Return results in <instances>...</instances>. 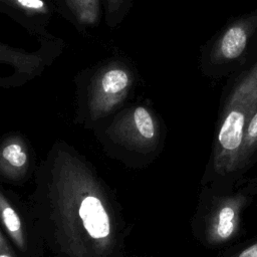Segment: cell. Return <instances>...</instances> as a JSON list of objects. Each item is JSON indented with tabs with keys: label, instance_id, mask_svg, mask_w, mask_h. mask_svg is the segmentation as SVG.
I'll list each match as a JSON object with an SVG mask.
<instances>
[{
	"label": "cell",
	"instance_id": "1",
	"mask_svg": "<svg viewBox=\"0 0 257 257\" xmlns=\"http://www.w3.org/2000/svg\"><path fill=\"white\" fill-rule=\"evenodd\" d=\"M34 175L27 203L51 257H126L120 207L81 154L57 141Z\"/></svg>",
	"mask_w": 257,
	"mask_h": 257
},
{
	"label": "cell",
	"instance_id": "2",
	"mask_svg": "<svg viewBox=\"0 0 257 257\" xmlns=\"http://www.w3.org/2000/svg\"><path fill=\"white\" fill-rule=\"evenodd\" d=\"M257 108V45L228 84L220 106L209 162L201 186L218 190L237 187L246 127Z\"/></svg>",
	"mask_w": 257,
	"mask_h": 257
},
{
	"label": "cell",
	"instance_id": "3",
	"mask_svg": "<svg viewBox=\"0 0 257 257\" xmlns=\"http://www.w3.org/2000/svg\"><path fill=\"white\" fill-rule=\"evenodd\" d=\"M91 131L107 156L132 168L158 158L166 138L161 116L147 102H127Z\"/></svg>",
	"mask_w": 257,
	"mask_h": 257
},
{
	"label": "cell",
	"instance_id": "4",
	"mask_svg": "<svg viewBox=\"0 0 257 257\" xmlns=\"http://www.w3.org/2000/svg\"><path fill=\"white\" fill-rule=\"evenodd\" d=\"M133 63L120 56L104 59L75 76L74 122L92 130L124 104L137 84Z\"/></svg>",
	"mask_w": 257,
	"mask_h": 257
},
{
	"label": "cell",
	"instance_id": "5",
	"mask_svg": "<svg viewBox=\"0 0 257 257\" xmlns=\"http://www.w3.org/2000/svg\"><path fill=\"white\" fill-rule=\"evenodd\" d=\"M256 195L257 188L248 179L229 190L201 186L191 219L194 239L208 250L233 246L244 234V212Z\"/></svg>",
	"mask_w": 257,
	"mask_h": 257
},
{
	"label": "cell",
	"instance_id": "6",
	"mask_svg": "<svg viewBox=\"0 0 257 257\" xmlns=\"http://www.w3.org/2000/svg\"><path fill=\"white\" fill-rule=\"evenodd\" d=\"M257 45V9L231 19L202 49V72L214 78L238 71Z\"/></svg>",
	"mask_w": 257,
	"mask_h": 257
},
{
	"label": "cell",
	"instance_id": "7",
	"mask_svg": "<svg viewBox=\"0 0 257 257\" xmlns=\"http://www.w3.org/2000/svg\"><path fill=\"white\" fill-rule=\"evenodd\" d=\"M0 227L20 257H44L45 244L28 203L0 183Z\"/></svg>",
	"mask_w": 257,
	"mask_h": 257
},
{
	"label": "cell",
	"instance_id": "8",
	"mask_svg": "<svg viewBox=\"0 0 257 257\" xmlns=\"http://www.w3.org/2000/svg\"><path fill=\"white\" fill-rule=\"evenodd\" d=\"M36 51H27L0 42V65L12 70L11 79L14 87L27 84L40 76L61 54L63 41L58 38L40 39ZM0 88H3L0 80Z\"/></svg>",
	"mask_w": 257,
	"mask_h": 257
},
{
	"label": "cell",
	"instance_id": "9",
	"mask_svg": "<svg viewBox=\"0 0 257 257\" xmlns=\"http://www.w3.org/2000/svg\"><path fill=\"white\" fill-rule=\"evenodd\" d=\"M36 169L32 147L22 134L10 132L0 139V183L22 185Z\"/></svg>",
	"mask_w": 257,
	"mask_h": 257
},
{
	"label": "cell",
	"instance_id": "10",
	"mask_svg": "<svg viewBox=\"0 0 257 257\" xmlns=\"http://www.w3.org/2000/svg\"><path fill=\"white\" fill-rule=\"evenodd\" d=\"M55 11L53 0H0V14L10 17L38 40L55 38L48 31Z\"/></svg>",
	"mask_w": 257,
	"mask_h": 257
},
{
	"label": "cell",
	"instance_id": "11",
	"mask_svg": "<svg viewBox=\"0 0 257 257\" xmlns=\"http://www.w3.org/2000/svg\"><path fill=\"white\" fill-rule=\"evenodd\" d=\"M53 2L56 11L77 29L97 26L103 14L102 0H53Z\"/></svg>",
	"mask_w": 257,
	"mask_h": 257
},
{
	"label": "cell",
	"instance_id": "12",
	"mask_svg": "<svg viewBox=\"0 0 257 257\" xmlns=\"http://www.w3.org/2000/svg\"><path fill=\"white\" fill-rule=\"evenodd\" d=\"M257 162V108L254 111L244 134L239 162V178L243 182L246 173Z\"/></svg>",
	"mask_w": 257,
	"mask_h": 257
},
{
	"label": "cell",
	"instance_id": "13",
	"mask_svg": "<svg viewBox=\"0 0 257 257\" xmlns=\"http://www.w3.org/2000/svg\"><path fill=\"white\" fill-rule=\"evenodd\" d=\"M133 0H102L105 24L114 29L125 19L132 7Z\"/></svg>",
	"mask_w": 257,
	"mask_h": 257
},
{
	"label": "cell",
	"instance_id": "14",
	"mask_svg": "<svg viewBox=\"0 0 257 257\" xmlns=\"http://www.w3.org/2000/svg\"><path fill=\"white\" fill-rule=\"evenodd\" d=\"M217 257H257V236L246 242L234 244Z\"/></svg>",
	"mask_w": 257,
	"mask_h": 257
},
{
	"label": "cell",
	"instance_id": "15",
	"mask_svg": "<svg viewBox=\"0 0 257 257\" xmlns=\"http://www.w3.org/2000/svg\"><path fill=\"white\" fill-rule=\"evenodd\" d=\"M0 257H20L0 227Z\"/></svg>",
	"mask_w": 257,
	"mask_h": 257
},
{
	"label": "cell",
	"instance_id": "16",
	"mask_svg": "<svg viewBox=\"0 0 257 257\" xmlns=\"http://www.w3.org/2000/svg\"><path fill=\"white\" fill-rule=\"evenodd\" d=\"M248 181H249V183H251L253 186H255L257 188V175L251 179H248Z\"/></svg>",
	"mask_w": 257,
	"mask_h": 257
}]
</instances>
